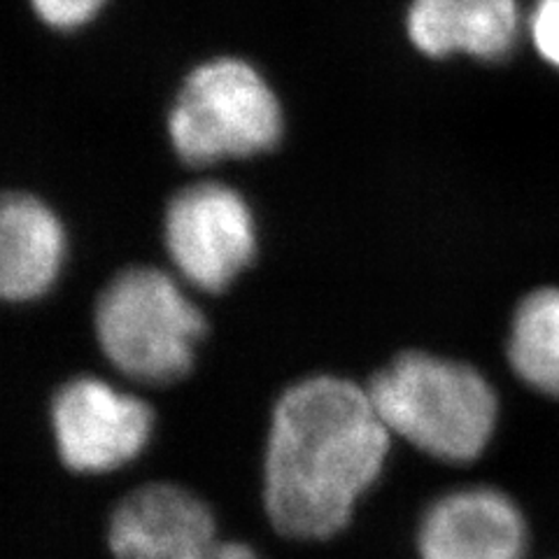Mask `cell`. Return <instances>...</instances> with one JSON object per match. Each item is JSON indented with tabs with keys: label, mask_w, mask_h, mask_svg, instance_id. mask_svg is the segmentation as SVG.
I'll list each match as a JSON object with an SVG mask.
<instances>
[{
	"label": "cell",
	"mask_w": 559,
	"mask_h": 559,
	"mask_svg": "<svg viewBox=\"0 0 559 559\" xmlns=\"http://www.w3.org/2000/svg\"><path fill=\"white\" fill-rule=\"evenodd\" d=\"M369 390L314 376L289 388L273 411L264 462V509L277 534L326 540L353 522L390 454Z\"/></svg>",
	"instance_id": "cell-1"
},
{
	"label": "cell",
	"mask_w": 559,
	"mask_h": 559,
	"mask_svg": "<svg viewBox=\"0 0 559 559\" xmlns=\"http://www.w3.org/2000/svg\"><path fill=\"white\" fill-rule=\"evenodd\" d=\"M369 394L384 427L441 462H471L497 427V394L476 369L427 353L396 357Z\"/></svg>",
	"instance_id": "cell-2"
},
{
	"label": "cell",
	"mask_w": 559,
	"mask_h": 559,
	"mask_svg": "<svg viewBox=\"0 0 559 559\" xmlns=\"http://www.w3.org/2000/svg\"><path fill=\"white\" fill-rule=\"evenodd\" d=\"M205 320L173 275L135 266L119 273L96 306V336L117 371L166 384L189 373Z\"/></svg>",
	"instance_id": "cell-3"
},
{
	"label": "cell",
	"mask_w": 559,
	"mask_h": 559,
	"mask_svg": "<svg viewBox=\"0 0 559 559\" xmlns=\"http://www.w3.org/2000/svg\"><path fill=\"white\" fill-rule=\"evenodd\" d=\"M168 133L187 164L248 159L277 145L283 108L254 66L219 57L191 70L173 103Z\"/></svg>",
	"instance_id": "cell-4"
},
{
	"label": "cell",
	"mask_w": 559,
	"mask_h": 559,
	"mask_svg": "<svg viewBox=\"0 0 559 559\" xmlns=\"http://www.w3.org/2000/svg\"><path fill=\"white\" fill-rule=\"evenodd\" d=\"M166 250L189 285L203 292L226 289L257 252L248 201L229 185L185 187L166 210Z\"/></svg>",
	"instance_id": "cell-5"
},
{
	"label": "cell",
	"mask_w": 559,
	"mask_h": 559,
	"mask_svg": "<svg viewBox=\"0 0 559 559\" xmlns=\"http://www.w3.org/2000/svg\"><path fill=\"white\" fill-rule=\"evenodd\" d=\"M51 425L63 464L96 476L127 466L147 448L154 415L143 399L84 376L59 390Z\"/></svg>",
	"instance_id": "cell-6"
},
{
	"label": "cell",
	"mask_w": 559,
	"mask_h": 559,
	"mask_svg": "<svg viewBox=\"0 0 559 559\" xmlns=\"http://www.w3.org/2000/svg\"><path fill=\"white\" fill-rule=\"evenodd\" d=\"M217 538L213 509L175 483L133 489L117 503L108 524L112 559H194Z\"/></svg>",
	"instance_id": "cell-7"
},
{
	"label": "cell",
	"mask_w": 559,
	"mask_h": 559,
	"mask_svg": "<svg viewBox=\"0 0 559 559\" xmlns=\"http://www.w3.org/2000/svg\"><path fill=\"white\" fill-rule=\"evenodd\" d=\"M419 559H524L527 520L495 487H462L436 499L417 527Z\"/></svg>",
	"instance_id": "cell-8"
},
{
	"label": "cell",
	"mask_w": 559,
	"mask_h": 559,
	"mask_svg": "<svg viewBox=\"0 0 559 559\" xmlns=\"http://www.w3.org/2000/svg\"><path fill=\"white\" fill-rule=\"evenodd\" d=\"M520 28L518 0H413L406 14L411 43L431 59L503 61L513 55Z\"/></svg>",
	"instance_id": "cell-9"
},
{
	"label": "cell",
	"mask_w": 559,
	"mask_h": 559,
	"mask_svg": "<svg viewBox=\"0 0 559 559\" xmlns=\"http://www.w3.org/2000/svg\"><path fill=\"white\" fill-rule=\"evenodd\" d=\"M66 231L55 210L28 194L0 197V299L33 301L63 269Z\"/></svg>",
	"instance_id": "cell-10"
},
{
	"label": "cell",
	"mask_w": 559,
	"mask_h": 559,
	"mask_svg": "<svg viewBox=\"0 0 559 559\" xmlns=\"http://www.w3.org/2000/svg\"><path fill=\"white\" fill-rule=\"evenodd\" d=\"M509 359L532 390L559 396V289L524 296L513 314Z\"/></svg>",
	"instance_id": "cell-11"
},
{
	"label": "cell",
	"mask_w": 559,
	"mask_h": 559,
	"mask_svg": "<svg viewBox=\"0 0 559 559\" xmlns=\"http://www.w3.org/2000/svg\"><path fill=\"white\" fill-rule=\"evenodd\" d=\"M40 20L57 31H78L92 24L108 0H28Z\"/></svg>",
	"instance_id": "cell-12"
},
{
	"label": "cell",
	"mask_w": 559,
	"mask_h": 559,
	"mask_svg": "<svg viewBox=\"0 0 559 559\" xmlns=\"http://www.w3.org/2000/svg\"><path fill=\"white\" fill-rule=\"evenodd\" d=\"M527 28L538 57L559 70V0H534Z\"/></svg>",
	"instance_id": "cell-13"
},
{
	"label": "cell",
	"mask_w": 559,
	"mask_h": 559,
	"mask_svg": "<svg viewBox=\"0 0 559 559\" xmlns=\"http://www.w3.org/2000/svg\"><path fill=\"white\" fill-rule=\"evenodd\" d=\"M194 559H264L252 546L242 544V540L217 538L213 546L205 548Z\"/></svg>",
	"instance_id": "cell-14"
}]
</instances>
